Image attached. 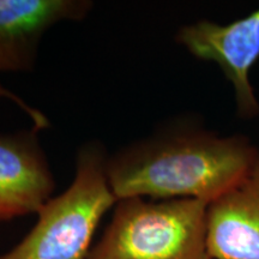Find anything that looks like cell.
I'll use <instances>...</instances> for the list:
<instances>
[{
  "label": "cell",
  "instance_id": "1",
  "mask_svg": "<svg viewBox=\"0 0 259 259\" xmlns=\"http://www.w3.org/2000/svg\"><path fill=\"white\" fill-rule=\"evenodd\" d=\"M259 149L241 135L178 127L136 142L108 158L111 189L126 198L210 203L240 180Z\"/></svg>",
  "mask_w": 259,
  "mask_h": 259
},
{
  "label": "cell",
  "instance_id": "2",
  "mask_svg": "<svg viewBox=\"0 0 259 259\" xmlns=\"http://www.w3.org/2000/svg\"><path fill=\"white\" fill-rule=\"evenodd\" d=\"M107 163L102 144H84L69 189L41 206L31 231L0 259H88L97 227L118 203Z\"/></svg>",
  "mask_w": 259,
  "mask_h": 259
},
{
  "label": "cell",
  "instance_id": "3",
  "mask_svg": "<svg viewBox=\"0 0 259 259\" xmlns=\"http://www.w3.org/2000/svg\"><path fill=\"white\" fill-rule=\"evenodd\" d=\"M206 208L199 199L118 200L88 259H211Z\"/></svg>",
  "mask_w": 259,
  "mask_h": 259
},
{
  "label": "cell",
  "instance_id": "4",
  "mask_svg": "<svg viewBox=\"0 0 259 259\" xmlns=\"http://www.w3.org/2000/svg\"><path fill=\"white\" fill-rule=\"evenodd\" d=\"M177 41L193 57L215 63L234 90L236 111L241 118L259 114V101L250 73L259 59V8L231 23L198 21L184 25Z\"/></svg>",
  "mask_w": 259,
  "mask_h": 259
},
{
  "label": "cell",
  "instance_id": "5",
  "mask_svg": "<svg viewBox=\"0 0 259 259\" xmlns=\"http://www.w3.org/2000/svg\"><path fill=\"white\" fill-rule=\"evenodd\" d=\"M92 9L89 0H0V72H30L44 35Z\"/></svg>",
  "mask_w": 259,
  "mask_h": 259
},
{
  "label": "cell",
  "instance_id": "6",
  "mask_svg": "<svg viewBox=\"0 0 259 259\" xmlns=\"http://www.w3.org/2000/svg\"><path fill=\"white\" fill-rule=\"evenodd\" d=\"M36 132L0 136V222L36 213L56 189Z\"/></svg>",
  "mask_w": 259,
  "mask_h": 259
},
{
  "label": "cell",
  "instance_id": "7",
  "mask_svg": "<svg viewBox=\"0 0 259 259\" xmlns=\"http://www.w3.org/2000/svg\"><path fill=\"white\" fill-rule=\"evenodd\" d=\"M206 246L211 259H259V151L244 177L208 204Z\"/></svg>",
  "mask_w": 259,
  "mask_h": 259
},
{
  "label": "cell",
  "instance_id": "8",
  "mask_svg": "<svg viewBox=\"0 0 259 259\" xmlns=\"http://www.w3.org/2000/svg\"><path fill=\"white\" fill-rule=\"evenodd\" d=\"M0 97H6V99H9L10 101L16 103V105H17L19 108H21L22 111H23L25 114L31 119V121L34 122V128L44 130L50 126V120H48V118L44 114V113L37 111V109L34 108V107L29 106L23 99H21V97L16 95V94L10 92L9 89L4 88L2 84H0Z\"/></svg>",
  "mask_w": 259,
  "mask_h": 259
}]
</instances>
